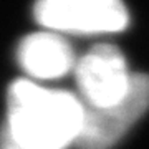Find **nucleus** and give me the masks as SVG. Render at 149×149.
Wrapping results in <instances>:
<instances>
[{
    "mask_svg": "<svg viewBox=\"0 0 149 149\" xmlns=\"http://www.w3.org/2000/svg\"><path fill=\"white\" fill-rule=\"evenodd\" d=\"M85 104L66 91L18 80L8 90L7 133L27 149H63L81 129Z\"/></svg>",
    "mask_w": 149,
    "mask_h": 149,
    "instance_id": "obj_1",
    "label": "nucleus"
},
{
    "mask_svg": "<svg viewBox=\"0 0 149 149\" xmlns=\"http://www.w3.org/2000/svg\"><path fill=\"white\" fill-rule=\"evenodd\" d=\"M33 15L43 28L55 33H111L129 23L123 0H37Z\"/></svg>",
    "mask_w": 149,
    "mask_h": 149,
    "instance_id": "obj_2",
    "label": "nucleus"
},
{
    "mask_svg": "<svg viewBox=\"0 0 149 149\" xmlns=\"http://www.w3.org/2000/svg\"><path fill=\"white\" fill-rule=\"evenodd\" d=\"M149 109V76L134 73L128 93L104 108L85 104L83 123L74 144L80 149H109Z\"/></svg>",
    "mask_w": 149,
    "mask_h": 149,
    "instance_id": "obj_3",
    "label": "nucleus"
},
{
    "mask_svg": "<svg viewBox=\"0 0 149 149\" xmlns=\"http://www.w3.org/2000/svg\"><path fill=\"white\" fill-rule=\"evenodd\" d=\"M76 83L86 106L104 108L128 93L133 74L124 55L113 45H98L74 65Z\"/></svg>",
    "mask_w": 149,
    "mask_h": 149,
    "instance_id": "obj_4",
    "label": "nucleus"
},
{
    "mask_svg": "<svg viewBox=\"0 0 149 149\" xmlns=\"http://www.w3.org/2000/svg\"><path fill=\"white\" fill-rule=\"evenodd\" d=\"M17 58L28 74L42 80L60 78L74 66V55L63 37L55 32H37L18 45Z\"/></svg>",
    "mask_w": 149,
    "mask_h": 149,
    "instance_id": "obj_5",
    "label": "nucleus"
},
{
    "mask_svg": "<svg viewBox=\"0 0 149 149\" xmlns=\"http://www.w3.org/2000/svg\"><path fill=\"white\" fill-rule=\"evenodd\" d=\"M0 149H27V148L20 146L7 131H3L2 136H0Z\"/></svg>",
    "mask_w": 149,
    "mask_h": 149,
    "instance_id": "obj_6",
    "label": "nucleus"
}]
</instances>
